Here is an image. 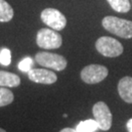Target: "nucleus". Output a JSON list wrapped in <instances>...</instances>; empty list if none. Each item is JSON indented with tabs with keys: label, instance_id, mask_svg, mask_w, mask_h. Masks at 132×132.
<instances>
[{
	"label": "nucleus",
	"instance_id": "obj_18",
	"mask_svg": "<svg viewBox=\"0 0 132 132\" xmlns=\"http://www.w3.org/2000/svg\"><path fill=\"white\" fill-rule=\"evenodd\" d=\"M60 132H77V130H76V129H75V128L67 127V128H64V129H62Z\"/></svg>",
	"mask_w": 132,
	"mask_h": 132
},
{
	"label": "nucleus",
	"instance_id": "obj_11",
	"mask_svg": "<svg viewBox=\"0 0 132 132\" xmlns=\"http://www.w3.org/2000/svg\"><path fill=\"white\" fill-rule=\"evenodd\" d=\"M13 17L14 11L11 5L5 0H0V22L7 23L13 19Z\"/></svg>",
	"mask_w": 132,
	"mask_h": 132
},
{
	"label": "nucleus",
	"instance_id": "obj_1",
	"mask_svg": "<svg viewBox=\"0 0 132 132\" xmlns=\"http://www.w3.org/2000/svg\"><path fill=\"white\" fill-rule=\"evenodd\" d=\"M105 29L122 38H132V22L113 16L105 17L102 21Z\"/></svg>",
	"mask_w": 132,
	"mask_h": 132
},
{
	"label": "nucleus",
	"instance_id": "obj_8",
	"mask_svg": "<svg viewBox=\"0 0 132 132\" xmlns=\"http://www.w3.org/2000/svg\"><path fill=\"white\" fill-rule=\"evenodd\" d=\"M28 78L36 83L53 84L57 81V76L54 71L45 69H31L28 72Z\"/></svg>",
	"mask_w": 132,
	"mask_h": 132
},
{
	"label": "nucleus",
	"instance_id": "obj_7",
	"mask_svg": "<svg viewBox=\"0 0 132 132\" xmlns=\"http://www.w3.org/2000/svg\"><path fill=\"white\" fill-rule=\"evenodd\" d=\"M40 17L44 24L55 30H62L67 24L66 17L59 10L54 8H46L43 10Z\"/></svg>",
	"mask_w": 132,
	"mask_h": 132
},
{
	"label": "nucleus",
	"instance_id": "obj_16",
	"mask_svg": "<svg viewBox=\"0 0 132 132\" xmlns=\"http://www.w3.org/2000/svg\"><path fill=\"white\" fill-rule=\"evenodd\" d=\"M19 70L22 71H24V72H28L32 69L33 67V61L30 57H26L24 60L19 63Z\"/></svg>",
	"mask_w": 132,
	"mask_h": 132
},
{
	"label": "nucleus",
	"instance_id": "obj_2",
	"mask_svg": "<svg viewBox=\"0 0 132 132\" xmlns=\"http://www.w3.org/2000/svg\"><path fill=\"white\" fill-rule=\"evenodd\" d=\"M96 49L97 51L105 57L114 58L121 55L123 52L122 44L118 40L109 36H102L96 41Z\"/></svg>",
	"mask_w": 132,
	"mask_h": 132
},
{
	"label": "nucleus",
	"instance_id": "obj_14",
	"mask_svg": "<svg viewBox=\"0 0 132 132\" xmlns=\"http://www.w3.org/2000/svg\"><path fill=\"white\" fill-rule=\"evenodd\" d=\"M14 101V94L11 90L0 87V107L8 106Z\"/></svg>",
	"mask_w": 132,
	"mask_h": 132
},
{
	"label": "nucleus",
	"instance_id": "obj_17",
	"mask_svg": "<svg viewBox=\"0 0 132 132\" xmlns=\"http://www.w3.org/2000/svg\"><path fill=\"white\" fill-rule=\"evenodd\" d=\"M126 128H127L128 132H132V118H130L126 123Z\"/></svg>",
	"mask_w": 132,
	"mask_h": 132
},
{
	"label": "nucleus",
	"instance_id": "obj_19",
	"mask_svg": "<svg viewBox=\"0 0 132 132\" xmlns=\"http://www.w3.org/2000/svg\"><path fill=\"white\" fill-rule=\"evenodd\" d=\"M0 132H6V130H4L3 128H0Z\"/></svg>",
	"mask_w": 132,
	"mask_h": 132
},
{
	"label": "nucleus",
	"instance_id": "obj_13",
	"mask_svg": "<svg viewBox=\"0 0 132 132\" xmlns=\"http://www.w3.org/2000/svg\"><path fill=\"white\" fill-rule=\"evenodd\" d=\"M109 4L118 13H126L130 10L129 0H108Z\"/></svg>",
	"mask_w": 132,
	"mask_h": 132
},
{
	"label": "nucleus",
	"instance_id": "obj_3",
	"mask_svg": "<svg viewBox=\"0 0 132 132\" xmlns=\"http://www.w3.org/2000/svg\"><path fill=\"white\" fill-rule=\"evenodd\" d=\"M36 43L43 49H57L62 46L63 38L55 29L41 28L36 35Z\"/></svg>",
	"mask_w": 132,
	"mask_h": 132
},
{
	"label": "nucleus",
	"instance_id": "obj_12",
	"mask_svg": "<svg viewBox=\"0 0 132 132\" xmlns=\"http://www.w3.org/2000/svg\"><path fill=\"white\" fill-rule=\"evenodd\" d=\"M77 132H95L99 129V125L95 119H86L80 121L76 128Z\"/></svg>",
	"mask_w": 132,
	"mask_h": 132
},
{
	"label": "nucleus",
	"instance_id": "obj_10",
	"mask_svg": "<svg viewBox=\"0 0 132 132\" xmlns=\"http://www.w3.org/2000/svg\"><path fill=\"white\" fill-rule=\"evenodd\" d=\"M21 84L19 76L9 71H0V86L1 87H17Z\"/></svg>",
	"mask_w": 132,
	"mask_h": 132
},
{
	"label": "nucleus",
	"instance_id": "obj_15",
	"mask_svg": "<svg viewBox=\"0 0 132 132\" xmlns=\"http://www.w3.org/2000/svg\"><path fill=\"white\" fill-rule=\"evenodd\" d=\"M0 64L2 66H9L11 64V51L8 48H3L0 51Z\"/></svg>",
	"mask_w": 132,
	"mask_h": 132
},
{
	"label": "nucleus",
	"instance_id": "obj_4",
	"mask_svg": "<svg viewBox=\"0 0 132 132\" xmlns=\"http://www.w3.org/2000/svg\"><path fill=\"white\" fill-rule=\"evenodd\" d=\"M35 61L37 62L40 66L48 68V69H52L57 71H64L68 65V62L65 57L61 56L59 54L49 52L36 53Z\"/></svg>",
	"mask_w": 132,
	"mask_h": 132
},
{
	"label": "nucleus",
	"instance_id": "obj_9",
	"mask_svg": "<svg viewBox=\"0 0 132 132\" xmlns=\"http://www.w3.org/2000/svg\"><path fill=\"white\" fill-rule=\"evenodd\" d=\"M120 98L128 104H132V77L124 76L119 80L118 85Z\"/></svg>",
	"mask_w": 132,
	"mask_h": 132
},
{
	"label": "nucleus",
	"instance_id": "obj_6",
	"mask_svg": "<svg viewBox=\"0 0 132 132\" xmlns=\"http://www.w3.org/2000/svg\"><path fill=\"white\" fill-rule=\"evenodd\" d=\"M92 112L96 122L99 125V129L104 131L109 130L112 126L113 116L107 104H105L104 102H97L93 106Z\"/></svg>",
	"mask_w": 132,
	"mask_h": 132
},
{
	"label": "nucleus",
	"instance_id": "obj_5",
	"mask_svg": "<svg viewBox=\"0 0 132 132\" xmlns=\"http://www.w3.org/2000/svg\"><path fill=\"white\" fill-rule=\"evenodd\" d=\"M108 69L101 65H89L82 69L80 77L85 83L96 84L104 80L108 76Z\"/></svg>",
	"mask_w": 132,
	"mask_h": 132
}]
</instances>
